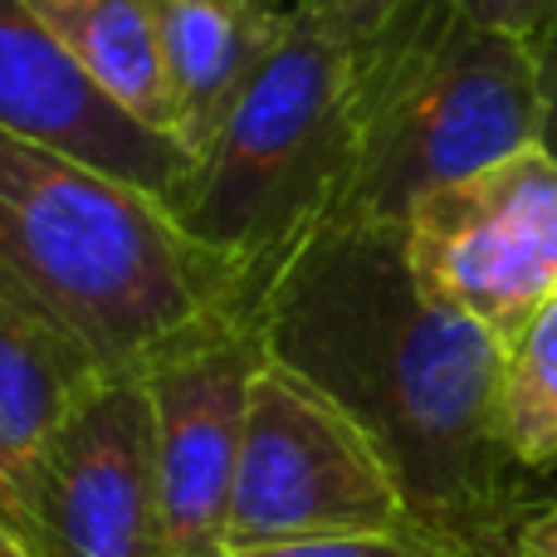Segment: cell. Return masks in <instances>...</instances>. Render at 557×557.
I'll use <instances>...</instances> for the list:
<instances>
[{
  "mask_svg": "<svg viewBox=\"0 0 557 557\" xmlns=\"http://www.w3.org/2000/svg\"><path fill=\"white\" fill-rule=\"evenodd\" d=\"M260 333L274 362L362 425L421 533L460 557L513 539L533 474L504 441L509 347L416 288L401 231L313 235L264 294Z\"/></svg>",
  "mask_w": 557,
  "mask_h": 557,
  "instance_id": "6da1fadb",
  "label": "cell"
},
{
  "mask_svg": "<svg viewBox=\"0 0 557 557\" xmlns=\"http://www.w3.org/2000/svg\"><path fill=\"white\" fill-rule=\"evenodd\" d=\"M0 308L98 382H147L166 357L260 318V288L172 201L0 133Z\"/></svg>",
  "mask_w": 557,
  "mask_h": 557,
  "instance_id": "7a4b0ae2",
  "label": "cell"
},
{
  "mask_svg": "<svg viewBox=\"0 0 557 557\" xmlns=\"http://www.w3.org/2000/svg\"><path fill=\"white\" fill-rule=\"evenodd\" d=\"M543 143L539 49L460 0H392L352 45V182L337 225L401 231L425 191Z\"/></svg>",
  "mask_w": 557,
  "mask_h": 557,
  "instance_id": "3957f363",
  "label": "cell"
},
{
  "mask_svg": "<svg viewBox=\"0 0 557 557\" xmlns=\"http://www.w3.org/2000/svg\"><path fill=\"white\" fill-rule=\"evenodd\" d=\"M352 182V45L294 5L284 45L211 147L191 162L176 215L235 255L264 294L333 231Z\"/></svg>",
  "mask_w": 557,
  "mask_h": 557,
  "instance_id": "277c9868",
  "label": "cell"
},
{
  "mask_svg": "<svg viewBox=\"0 0 557 557\" xmlns=\"http://www.w3.org/2000/svg\"><path fill=\"white\" fill-rule=\"evenodd\" d=\"M333 533H421L367 431L294 367L264 357L250 386L225 553Z\"/></svg>",
  "mask_w": 557,
  "mask_h": 557,
  "instance_id": "5b68a950",
  "label": "cell"
},
{
  "mask_svg": "<svg viewBox=\"0 0 557 557\" xmlns=\"http://www.w3.org/2000/svg\"><path fill=\"white\" fill-rule=\"evenodd\" d=\"M401 255L431 304L513 347L557 298V157L539 143L425 191L401 221Z\"/></svg>",
  "mask_w": 557,
  "mask_h": 557,
  "instance_id": "8992f818",
  "label": "cell"
},
{
  "mask_svg": "<svg viewBox=\"0 0 557 557\" xmlns=\"http://www.w3.org/2000/svg\"><path fill=\"white\" fill-rule=\"evenodd\" d=\"M29 557H176L147 382H103L0 504Z\"/></svg>",
  "mask_w": 557,
  "mask_h": 557,
  "instance_id": "52a82bcc",
  "label": "cell"
},
{
  "mask_svg": "<svg viewBox=\"0 0 557 557\" xmlns=\"http://www.w3.org/2000/svg\"><path fill=\"white\" fill-rule=\"evenodd\" d=\"M264 357L260 318H245L147 372L157 484L176 557H225L250 386Z\"/></svg>",
  "mask_w": 557,
  "mask_h": 557,
  "instance_id": "ba28073f",
  "label": "cell"
},
{
  "mask_svg": "<svg viewBox=\"0 0 557 557\" xmlns=\"http://www.w3.org/2000/svg\"><path fill=\"white\" fill-rule=\"evenodd\" d=\"M0 133L123 176L162 201H176L191 172V152L108 98L29 0H0Z\"/></svg>",
  "mask_w": 557,
  "mask_h": 557,
  "instance_id": "9c48e42d",
  "label": "cell"
},
{
  "mask_svg": "<svg viewBox=\"0 0 557 557\" xmlns=\"http://www.w3.org/2000/svg\"><path fill=\"white\" fill-rule=\"evenodd\" d=\"M176 143L191 162L221 137L294 25V0H157Z\"/></svg>",
  "mask_w": 557,
  "mask_h": 557,
  "instance_id": "30bf717a",
  "label": "cell"
},
{
  "mask_svg": "<svg viewBox=\"0 0 557 557\" xmlns=\"http://www.w3.org/2000/svg\"><path fill=\"white\" fill-rule=\"evenodd\" d=\"M59 45L143 127L176 143V94L166 78L157 0H29Z\"/></svg>",
  "mask_w": 557,
  "mask_h": 557,
  "instance_id": "8fae6325",
  "label": "cell"
},
{
  "mask_svg": "<svg viewBox=\"0 0 557 557\" xmlns=\"http://www.w3.org/2000/svg\"><path fill=\"white\" fill-rule=\"evenodd\" d=\"M94 386L103 382L69 347L0 308V504Z\"/></svg>",
  "mask_w": 557,
  "mask_h": 557,
  "instance_id": "7c38bea8",
  "label": "cell"
},
{
  "mask_svg": "<svg viewBox=\"0 0 557 557\" xmlns=\"http://www.w3.org/2000/svg\"><path fill=\"white\" fill-rule=\"evenodd\" d=\"M504 441L529 474L557 470V298L504 362Z\"/></svg>",
  "mask_w": 557,
  "mask_h": 557,
  "instance_id": "4fadbf2b",
  "label": "cell"
},
{
  "mask_svg": "<svg viewBox=\"0 0 557 557\" xmlns=\"http://www.w3.org/2000/svg\"><path fill=\"white\" fill-rule=\"evenodd\" d=\"M225 557H460L431 533H333V539H294Z\"/></svg>",
  "mask_w": 557,
  "mask_h": 557,
  "instance_id": "5bb4252c",
  "label": "cell"
},
{
  "mask_svg": "<svg viewBox=\"0 0 557 557\" xmlns=\"http://www.w3.org/2000/svg\"><path fill=\"white\" fill-rule=\"evenodd\" d=\"M470 15H480L484 25H499L509 35L539 45L543 35L557 25V0H460Z\"/></svg>",
  "mask_w": 557,
  "mask_h": 557,
  "instance_id": "9a60e30c",
  "label": "cell"
},
{
  "mask_svg": "<svg viewBox=\"0 0 557 557\" xmlns=\"http://www.w3.org/2000/svg\"><path fill=\"white\" fill-rule=\"evenodd\" d=\"M294 5L308 10V15H313L318 25H327L333 35H343L347 45H357L367 29H376V20L392 10V0H294Z\"/></svg>",
  "mask_w": 557,
  "mask_h": 557,
  "instance_id": "2e32d148",
  "label": "cell"
},
{
  "mask_svg": "<svg viewBox=\"0 0 557 557\" xmlns=\"http://www.w3.org/2000/svg\"><path fill=\"white\" fill-rule=\"evenodd\" d=\"M513 553L519 557H557V499L533 504L513 529Z\"/></svg>",
  "mask_w": 557,
  "mask_h": 557,
  "instance_id": "e0dca14e",
  "label": "cell"
},
{
  "mask_svg": "<svg viewBox=\"0 0 557 557\" xmlns=\"http://www.w3.org/2000/svg\"><path fill=\"white\" fill-rule=\"evenodd\" d=\"M533 49H539V84H543V147L557 157V25Z\"/></svg>",
  "mask_w": 557,
  "mask_h": 557,
  "instance_id": "ac0fdd59",
  "label": "cell"
},
{
  "mask_svg": "<svg viewBox=\"0 0 557 557\" xmlns=\"http://www.w3.org/2000/svg\"><path fill=\"white\" fill-rule=\"evenodd\" d=\"M0 557H29L25 548H20V539H15V533L5 529V519H0Z\"/></svg>",
  "mask_w": 557,
  "mask_h": 557,
  "instance_id": "d6986e66",
  "label": "cell"
},
{
  "mask_svg": "<svg viewBox=\"0 0 557 557\" xmlns=\"http://www.w3.org/2000/svg\"><path fill=\"white\" fill-rule=\"evenodd\" d=\"M470 557H519V553H513V539H509V543H499V548H484V553H470Z\"/></svg>",
  "mask_w": 557,
  "mask_h": 557,
  "instance_id": "ffe728a7",
  "label": "cell"
}]
</instances>
